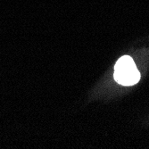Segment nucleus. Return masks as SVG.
Masks as SVG:
<instances>
[{
    "instance_id": "obj_1",
    "label": "nucleus",
    "mask_w": 149,
    "mask_h": 149,
    "mask_svg": "<svg viewBox=\"0 0 149 149\" xmlns=\"http://www.w3.org/2000/svg\"><path fill=\"white\" fill-rule=\"evenodd\" d=\"M114 79L120 85L132 86L140 79V72L133 59L129 56L120 57L114 65Z\"/></svg>"
}]
</instances>
